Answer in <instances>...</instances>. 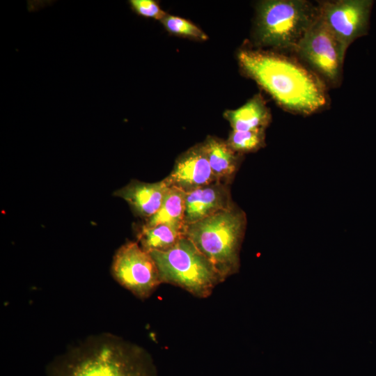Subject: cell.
I'll list each match as a JSON object with an SVG mask.
<instances>
[{
    "mask_svg": "<svg viewBox=\"0 0 376 376\" xmlns=\"http://www.w3.org/2000/svg\"><path fill=\"white\" fill-rule=\"evenodd\" d=\"M202 144L215 178L228 184L239 169L242 155L217 136H208Z\"/></svg>",
    "mask_w": 376,
    "mask_h": 376,
    "instance_id": "obj_12",
    "label": "cell"
},
{
    "mask_svg": "<svg viewBox=\"0 0 376 376\" xmlns=\"http://www.w3.org/2000/svg\"><path fill=\"white\" fill-rule=\"evenodd\" d=\"M292 53L327 86H340L346 51L319 15Z\"/></svg>",
    "mask_w": 376,
    "mask_h": 376,
    "instance_id": "obj_6",
    "label": "cell"
},
{
    "mask_svg": "<svg viewBox=\"0 0 376 376\" xmlns=\"http://www.w3.org/2000/svg\"><path fill=\"white\" fill-rule=\"evenodd\" d=\"M237 61L244 75L253 79L283 109L310 115L328 104L327 86L299 60L263 49H242Z\"/></svg>",
    "mask_w": 376,
    "mask_h": 376,
    "instance_id": "obj_1",
    "label": "cell"
},
{
    "mask_svg": "<svg viewBox=\"0 0 376 376\" xmlns=\"http://www.w3.org/2000/svg\"><path fill=\"white\" fill-rule=\"evenodd\" d=\"M235 205L228 183L216 181L203 186L186 194L185 226L227 210Z\"/></svg>",
    "mask_w": 376,
    "mask_h": 376,
    "instance_id": "obj_10",
    "label": "cell"
},
{
    "mask_svg": "<svg viewBox=\"0 0 376 376\" xmlns=\"http://www.w3.org/2000/svg\"><path fill=\"white\" fill-rule=\"evenodd\" d=\"M170 188L164 178L152 183L133 180L113 195L125 200L136 216L146 220L159 210Z\"/></svg>",
    "mask_w": 376,
    "mask_h": 376,
    "instance_id": "obj_11",
    "label": "cell"
},
{
    "mask_svg": "<svg viewBox=\"0 0 376 376\" xmlns=\"http://www.w3.org/2000/svg\"><path fill=\"white\" fill-rule=\"evenodd\" d=\"M185 192L171 187L159 210L153 216L145 220L144 225L153 226L167 224L185 228Z\"/></svg>",
    "mask_w": 376,
    "mask_h": 376,
    "instance_id": "obj_15",
    "label": "cell"
},
{
    "mask_svg": "<svg viewBox=\"0 0 376 376\" xmlns=\"http://www.w3.org/2000/svg\"><path fill=\"white\" fill-rule=\"evenodd\" d=\"M47 376H156L148 353L118 336L91 337L58 357Z\"/></svg>",
    "mask_w": 376,
    "mask_h": 376,
    "instance_id": "obj_2",
    "label": "cell"
},
{
    "mask_svg": "<svg viewBox=\"0 0 376 376\" xmlns=\"http://www.w3.org/2000/svg\"><path fill=\"white\" fill-rule=\"evenodd\" d=\"M372 0L323 1L319 15L345 51L357 38L368 34Z\"/></svg>",
    "mask_w": 376,
    "mask_h": 376,
    "instance_id": "obj_8",
    "label": "cell"
},
{
    "mask_svg": "<svg viewBox=\"0 0 376 376\" xmlns=\"http://www.w3.org/2000/svg\"><path fill=\"white\" fill-rule=\"evenodd\" d=\"M185 236V228L167 224L147 226L143 224L137 233L140 246L146 251H165Z\"/></svg>",
    "mask_w": 376,
    "mask_h": 376,
    "instance_id": "obj_14",
    "label": "cell"
},
{
    "mask_svg": "<svg viewBox=\"0 0 376 376\" xmlns=\"http://www.w3.org/2000/svg\"><path fill=\"white\" fill-rule=\"evenodd\" d=\"M161 22L164 29L172 34L198 40H205L208 38L200 28L184 18L166 15Z\"/></svg>",
    "mask_w": 376,
    "mask_h": 376,
    "instance_id": "obj_17",
    "label": "cell"
},
{
    "mask_svg": "<svg viewBox=\"0 0 376 376\" xmlns=\"http://www.w3.org/2000/svg\"><path fill=\"white\" fill-rule=\"evenodd\" d=\"M111 274L121 285L140 299L148 298L162 283L152 257L135 242H128L117 250Z\"/></svg>",
    "mask_w": 376,
    "mask_h": 376,
    "instance_id": "obj_7",
    "label": "cell"
},
{
    "mask_svg": "<svg viewBox=\"0 0 376 376\" xmlns=\"http://www.w3.org/2000/svg\"><path fill=\"white\" fill-rule=\"evenodd\" d=\"M149 253L156 263L162 283L180 287L196 297H209L225 280L185 235L167 250Z\"/></svg>",
    "mask_w": 376,
    "mask_h": 376,
    "instance_id": "obj_5",
    "label": "cell"
},
{
    "mask_svg": "<svg viewBox=\"0 0 376 376\" xmlns=\"http://www.w3.org/2000/svg\"><path fill=\"white\" fill-rule=\"evenodd\" d=\"M318 6L306 0H266L256 8L257 45L293 52L318 17Z\"/></svg>",
    "mask_w": 376,
    "mask_h": 376,
    "instance_id": "obj_4",
    "label": "cell"
},
{
    "mask_svg": "<svg viewBox=\"0 0 376 376\" xmlns=\"http://www.w3.org/2000/svg\"><path fill=\"white\" fill-rule=\"evenodd\" d=\"M128 3L133 12L146 18L161 21L167 15L155 0H130Z\"/></svg>",
    "mask_w": 376,
    "mask_h": 376,
    "instance_id": "obj_18",
    "label": "cell"
},
{
    "mask_svg": "<svg viewBox=\"0 0 376 376\" xmlns=\"http://www.w3.org/2000/svg\"><path fill=\"white\" fill-rule=\"evenodd\" d=\"M228 146L240 155L254 152L265 146V130L236 131L230 132Z\"/></svg>",
    "mask_w": 376,
    "mask_h": 376,
    "instance_id": "obj_16",
    "label": "cell"
},
{
    "mask_svg": "<svg viewBox=\"0 0 376 376\" xmlns=\"http://www.w3.org/2000/svg\"><path fill=\"white\" fill-rule=\"evenodd\" d=\"M164 180L171 187L177 188L186 194L217 181L202 143L182 152L176 159L171 172Z\"/></svg>",
    "mask_w": 376,
    "mask_h": 376,
    "instance_id": "obj_9",
    "label": "cell"
},
{
    "mask_svg": "<svg viewBox=\"0 0 376 376\" xmlns=\"http://www.w3.org/2000/svg\"><path fill=\"white\" fill-rule=\"evenodd\" d=\"M245 212L237 205L185 226V235L226 279L238 272L240 251L246 227Z\"/></svg>",
    "mask_w": 376,
    "mask_h": 376,
    "instance_id": "obj_3",
    "label": "cell"
},
{
    "mask_svg": "<svg viewBox=\"0 0 376 376\" xmlns=\"http://www.w3.org/2000/svg\"><path fill=\"white\" fill-rule=\"evenodd\" d=\"M224 117L236 131L265 130L272 121L270 110L260 94L236 109L226 111Z\"/></svg>",
    "mask_w": 376,
    "mask_h": 376,
    "instance_id": "obj_13",
    "label": "cell"
}]
</instances>
